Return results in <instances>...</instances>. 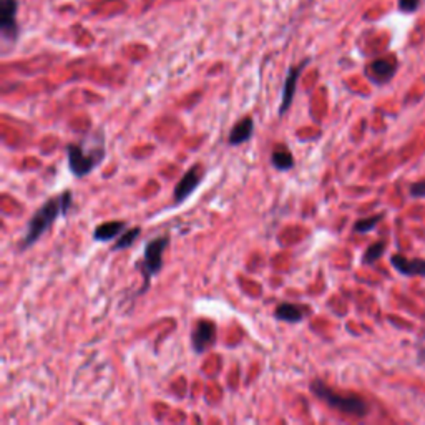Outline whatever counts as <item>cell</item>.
I'll return each instance as SVG.
<instances>
[{"mask_svg": "<svg viewBox=\"0 0 425 425\" xmlns=\"http://www.w3.org/2000/svg\"><path fill=\"white\" fill-rule=\"evenodd\" d=\"M72 198H74V194H72L70 190H67L62 194H58V197L47 199L44 205L35 211L31 221H28L27 233H25L22 241H20V249H27L35 244L53 226L55 221L60 218V216H67L72 206Z\"/></svg>", "mask_w": 425, "mask_h": 425, "instance_id": "obj_1", "label": "cell"}, {"mask_svg": "<svg viewBox=\"0 0 425 425\" xmlns=\"http://www.w3.org/2000/svg\"><path fill=\"white\" fill-rule=\"evenodd\" d=\"M69 169L76 178H85L95 169L105 158V140L101 137L95 142V137L80 143L67 144Z\"/></svg>", "mask_w": 425, "mask_h": 425, "instance_id": "obj_2", "label": "cell"}, {"mask_svg": "<svg viewBox=\"0 0 425 425\" xmlns=\"http://www.w3.org/2000/svg\"><path fill=\"white\" fill-rule=\"evenodd\" d=\"M311 392L316 395L321 402L329 406L331 409L341 412V414L351 415V417H365L371 410L369 403L364 401L360 395L356 394H344L338 392V390L331 389L322 381H312Z\"/></svg>", "mask_w": 425, "mask_h": 425, "instance_id": "obj_3", "label": "cell"}, {"mask_svg": "<svg viewBox=\"0 0 425 425\" xmlns=\"http://www.w3.org/2000/svg\"><path fill=\"white\" fill-rule=\"evenodd\" d=\"M168 246V236L155 238V240H151L150 243L144 246L143 262H140V269H142L143 274V288L140 289V294L147 292V289L150 288L151 279L155 278L161 271V267H163V256Z\"/></svg>", "mask_w": 425, "mask_h": 425, "instance_id": "obj_4", "label": "cell"}, {"mask_svg": "<svg viewBox=\"0 0 425 425\" xmlns=\"http://www.w3.org/2000/svg\"><path fill=\"white\" fill-rule=\"evenodd\" d=\"M205 178V167L201 163L193 165L188 172L183 175V178L178 181V185L175 186V191H173V199H175V205H181L185 199H188L191 194L197 191L199 186V183L203 181Z\"/></svg>", "mask_w": 425, "mask_h": 425, "instance_id": "obj_5", "label": "cell"}, {"mask_svg": "<svg viewBox=\"0 0 425 425\" xmlns=\"http://www.w3.org/2000/svg\"><path fill=\"white\" fill-rule=\"evenodd\" d=\"M19 0H0V33L3 40L15 42L19 37Z\"/></svg>", "mask_w": 425, "mask_h": 425, "instance_id": "obj_6", "label": "cell"}, {"mask_svg": "<svg viewBox=\"0 0 425 425\" xmlns=\"http://www.w3.org/2000/svg\"><path fill=\"white\" fill-rule=\"evenodd\" d=\"M216 324L208 319H201L198 321L193 327V333H191V346L197 354H203V352L210 349L211 346L216 344Z\"/></svg>", "mask_w": 425, "mask_h": 425, "instance_id": "obj_7", "label": "cell"}, {"mask_svg": "<svg viewBox=\"0 0 425 425\" xmlns=\"http://www.w3.org/2000/svg\"><path fill=\"white\" fill-rule=\"evenodd\" d=\"M306 65H308V60L299 63L297 67H291L288 72V76H286V80H284V85H283L281 106H279V115H281V117L288 112L289 106L292 105V100H294V95H296L297 82H299V76L301 74H303Z\"/></svg>", "mask_w": 425, "mask_h": 425, "instance_id": "obj_8", "label": "cell"}, {"mask_svg": "<svg viewBox=\"0 0 425 425\" xmlns=\"http://www.w3.org/2000/svg\"><path fill=\"white\" fill-rule=\"evenodd\" d=\"M390 262L399 273L403 276H409V278H415V276H420V278H425V259L422 258H415L409 259L402 254H394L390 258Z\"/></svg>", "mask_w": 425, "mask_h": 425, "instance_id": "obj_9", "label": "cell"}, {"mask_svg": "<svg viewBox=\"0 0 425 425\" xmlns=\"http://www.w3.org/2000/svg\"><path fill=\"white\" fill-rule=\"evenodd\" d=\"M309 314V308L303 304H292V303H281L276 306L274 317L278 321L291 322V324H297L303 322L304 317Z\"/></svg>", "mask_w": 425, "mask_h": 425, "instance_id": "obj_10", "label": "cell"}, {"mask_svg": "<svg viewBox=\"0 0 425 425\" xmlns=\"http://www.w3.org/2000/svg\"><path fill=\"white\" fill-rule=\"evenodd\" d=\"M253 131H254V120L251 117H246L241 122H238L236 125L233 126V130L229 131L228 143L233 144V147L248 143L249 140L253 138Z\"/></svg>", "mask_w": 425, "mask_h": 425, "instance_id": "obj_11", "label": "cell"}, {"mask_svg": "<svg viewBox=\"0 0 425 425\" xmlns=\"http://www.w3.org/2000/svg\"><path fill=\"white\" fill-rule=\"evenodd\" d=\"M395 74V63L390 58H379L369 65V76L377 83H385Z\"/></svg>", "mask_w": 425, "mask_h": 425, "instance_id": "obj_12", "label": "cell"}, {"mask_svg": "<svg viewBox=\"0 0 425 425\" xmlns=\"http://www.w3.org/2000/svg\"><path fill=\"white\" fill-rule=\"evenodd\" d=\"M125 221H108V223H101L93 231V240L99 243H105V241H112L115 238L120 236V233L125 229Z\"/></svg>", "mask_w": 425, "mask_h": 425, "instance_id": "obj_13", "label": "cell"}, {"mask_svg": "<svg viewBox=\"0 0 425 425\" xmlns=\"http://www.w3.org/2000/svg\"><path fill=\"white\" fill-rule=\"evenodd\" d=\"M271 163L279 172H289L294 167V156L288 150L286 144H276L273 153H271Z\"/></svg>", "mask_w": 425, "mask_h": 425, "instance_id": "obj_14", "label": "cell"}, {"mask_svg": "<svg viewBox=\"0 0 425 425\" xmlns=\"http://www.w3.org/2000/svg\"><path fill=\"white\" fill-rule=\"evenodd\" d=\"M385 246H388V244H385V241H377V243H374V244L369 246L367 251H365L364 258H362V262H364V265L372 266L374 262L379 261L382 254H384Z\"/></svg>", "mask_w": 425, "mask_h": 425, "instance_id": "obj_15", "label": "cell"}, {"mask_svg": "<svg viewBox=\"0 0 425 425\" xmlns=\"http://www.w3.org/2000/svg\"><path fill=\"white\" fill-rule=\"evenodd\" d=\"M140 233H142V228H131V229H128V231H125V233H123V235L120 236V240H117V243H115L113 249H115V251H118V249L123 251V249L131 248L135 241L138 240Z\"/></svg>", "mask_w": 425, "mask_h": 425, "instance_id": "obj_16", "label": "cell"}, {"mask_svg": "<svg viewBox=\"0 0 425 425\" xmlns=\"http://www.w3.org/2000/svg\"><path fill=\"white\" fill-rule=\"evenodd\" d=\"M382 218H384V216H382V215H376V216H369V218L356 221L354 231L356 233H369V231H372V229L377 226V223H379Z\"/></svg>", "mask_w": 425, "mask_h": 425, "instance_id": "obj_17", "label": "cell"}, {"mask_svg": "<svg viewBox=\"0 0 425 425\" xmlns=\"http://www.w3.org/2000/svg\"><path fill=\"white\" fill-rule=\"evenodd\" d=\"M410 194L414 198H425V180L417 181V183H412Z\"/></svg>", "mask_w": 425, "mask_h": 425, "instance_id": "obj_18", "label": "cell"}, {"mask_svg": "<svg viewBox=\"0 0 425 425\" xmlns=\"http://www.w3.org/2000/svg\"><path fill=\"white\" fill-rule=\"evenodd\" d=\"M420 0H399V7L403 12H414L419 7Z\"/></svg>", "mask_w": 425, "mask_h": 425, "instance_id": "obj_19", "label": "cell"}]
</instances>
